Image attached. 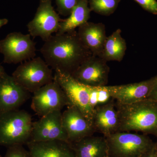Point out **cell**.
<instances>
[{
    "mask_svg": "<svg viewBox=\"0 0 157 157\" xmlns=\"http://www.w3.org/2000/svg\"><path fill=\"white\" fill-rule=\"evenodd\" d=\"M40 52L49 67L72 74L93 55L75 30L52 36L44 42Z\"/></svg>",
    "mask_w": 157,
    "mask_h": 157,
    "instance_id": "1",
    "label": "cell"
},
{
    "mask_svg": "<svg viewBox=\"0 0 157 157\" xmlns=\"http://www.w3.org/2000/svg\"><path fill=\"white\" fill-rule=\"evenodd\" d=\"M115 105L119 119L118 132H140L157 137V102L147 99Z\"/></svg>",
    "mask_w": 157,
    "mask_h": 157,
    "instance_id": "2",
    "label": "cell"
},
{
    "mask_svg": "<svg viewBox=\"0 0 157 157\" xmlns=\"http://www.w3.org/2000/svg\"><path fill=\"white\" fill-rule=\"evenodd\" d=\"M32 116L24 110L0 113V146L27 144L33 129Z\"/></svg>",
    "mask_w": 157,
    "mask_h": 157,
    "instance_id": "3",
    "label": "cell"
},
{
    "mask_svg": "<svg viewBox=\"0 0 157 157\" xmlns=\"http://www.w3.org/2000/svg\"><path fill=\"white\" fill-rule=\"evenodd\" d=\"M109 157H140L154 145L145 134L117 132L105 137Z\"/></svg>",
    "mask_w": 157,
    "mask_h": 157,
    "instance_id": "4",
    "label": "cell"
},
{
    "mask_svg": "<svg viewBox=\"0 0 157 157\" xmlns=\"http://www.w3.org/2000/svg\"><path fill=\"white\" fill-rule=\"evenodd\" d=\"M12 76L18 84L33 94L54 78L52 70L40 57L21 63Z\"/></svg>",
    "mask_w": 157,
    "mask_h": 157,
    "instance_id": "5",
    "label": "cell"
},
{
    "mask_svg": "<svg viewBox=\"0 0 157 157\" xmlns=\"http://www.w3.org/2000/svg\"><path fill=\"white\" fill-rule=\"evenodd\" d=\"M36 43L29 34L13 32L0 41V52L6 63H22L36 56Z\"/></svg>",
    "mask_w": 157,
    "mask_h": 157,
    "instance_id": "6",
    "label": "cell"
},
{
    "mask_svg": "<svg viewBox=\"0 0 157 157\" xmlns=\"http://www.w3.org/2000/svg\"><path fill=\"white\" fill-rule=\"evenodd\" d=\"M54 77V79L59 85L64 92L69 105L79 109L93 123L94 109L90 104L87 86L79 83L70 74L59 70H55Z\"/></svg>",
    "mask_w": 157,
    "mask_h": 157,
    "instance_id": "7",
    "label": "cell"
},
{
    "mask_svg": "<svg viewBox=\"0 0 157 157\" xmlns=\"http://www.w3.org/2000/svg\"><path fill=\"white\" fill-rule=\"evenodd\" d=\"M33 94L31 107L41 117L53 111L61 110L69 105L64 92L54 79Z\"/></svg>",
    "mask_w": 157,
    "mask_h": 157,
    "instance_id": "8",
    "label": "cell"
},
{
    "mask_svg": "<svg viewBox=\"0 0 157 157\" xmlns=\"http://www.w3.org/2000/svg\"><path fill=\"white\" fill-rule=\"evenodd\" d=\"M52 3V0H40L33 19L27 25L29 33L33 38L40 37L45 42L58 31L62 19Z\"/></svg>",
    "mask_w": 157,
    "mask_h": 157,
    "instance_id": "9",
    "label": "cell"
},
{
    "mask_svg": "<svg viewBox=\"0 0 157 157\" xmlns=\"http://www.w3.org/2000/svg\"><path fill=\"white\" fill-rule=\"evenodd\" d=\"M157 86V76L136 83L116 86H105L110 96L117 103L134 104L148 99Z\"/></svg>",
    "mask_w": 157,
    "mask_h": 157,
    "instance_id": "10",
    "label": "cell"
},
{
    "mask_svg": "<svg viewBox=\"0 0 157 157\" xmlns=\"http://www.w3.org/2000/svg\"><path fill=\"white\" fill-rule=\"evenodd\" d=\"M53 140L70 143L63 127L61 110L53 111L42 117L39 120L33 122L32 135L29 141Z\"/></svg>",
    "mask_w": 157,
    "mask_h": 157,
    "instance_id": "11",
    "label": "cell"
},
{
    "mask_svg": "<svg viewBox=\"0 0 157 157\" xmlns=\"http://www.w3.org/2000/svg\"><path fill=\"white\" fill-rule=\"evenodd\" d=\"M109 73L107 62L100 57L92 56L71 75L81 84L99 87L107 86Z\"/></svg>",
    "mask_w": 157,
    "mask_h": 157,
    "instance_id": "12",
    "label": "cell"
},
{
    "mask_svg": "<svg viewBox=\"0 0 157 157\" xmlns=\"http://www.w3.org/2000/svg\"><path fill=\"white\" fill-rule=\"evenodd\" d=\"M62 123L71 144L92 136L96 132L92 123L79 109L71 105L62 113Z\"/></svg>",
    "mask_w": 157,
    "mask_h": 157,
    "instance_id": "13",
    "label": "cell"
},
{
    "mask_svg": "<svg viewBox=\"0 0 157 157\" xmlns=\"http://www.w3.org/2000/svg\"><path fill=\"white\" fill-rule=\"evenodd\" d=\"M30 94L6 72L0 76V113L18 109Z\"/></svg>",
    "mask_w": 157,
    "mask_h": 157,
    "instance_id": "14",
    "label": "cell"
},
{
    "mask_svg": "<svg viewBox=\"0 0 157 157\" xmlns=\"http://www.w3.org/2000/svg\"><path fill=\"white\" fill-rule=\"evenodd\" d=\"M114 100L94 108L93 124L96 132H100L104 137L118 132L119 119Z\"/></svg>",
    "mask_w": 157,
    "mask_h": 157,
    "instance_id": "15",
    "label": "cell"
},
{
    "mask_svg": "<svg viewBox=\"0 0 157 157\" xmlns=\"http://www.w3.org/2000/svg\"><path fill=\"white\" fill-rule=\"evenodd\" d=\"M77 33L82 43L93 56L101 57L107 36L105 25L102 23L88 22L78 27Z\"/></svg>",
    "mask_w": 157,
    "mask_h": 157,
    "instance_id": "16",
    "label": "cell"
},
{
    "mask_svg": "<svg viewBox=\"0 0 157 157\" xmlns=\"http://www.w3.org/2000/svg\"><path fill=\"white\" fill-rule=\"evenodd\" d=\"M31 157H76L72 144L60 140L27 144Z\"/></svg>",
    "mask_w": 157,
    "mask_h": 157,
    "instance_id": "17",
    "label": "cell"
},
{
    "mask_svg": "<svg viewBox=\"0 0 157 157\" xmlns=\"http://www.w3.org/2000/svg\"><path fill=\"white\" fill-rule=\"evenodd\" d=\"M76 157H107L108 149L105 137H86L72 144Z\"/></svg>",
    "mask_w": 157,
    "mask_h": 157,
    "instance_id": "18",
    "label": "cell"
},
{
    "mask_svg": "<svg viewBox=\"0 0 157 157\" xmlns=\"http://www.w3.org/2000/svg\"><path fill=\"white\" fill-rule=\"evenodd\" d=\"M91 10L89 6V0H79L71 11L69 17L63 19L59 24L56 34H62L75 30L88 22L90 18Z\"/></svg>",
    "mask_w": 157,
    "mask_h": 157,
    "instance_id": "19",
    "label": "cell"
},
{
    "mask_svg": "<svg viewBox=\"0 0 157 157\" xmlns=\"http://www.w3.org/2000/svg\"><path fill=\"white\" fill-rule=\"evenodd\" d=\"M121 34V30L118 29L109 36H107L101 54V58L107 62L122 60L127 47L125 40Z\"/></svg>",
    "mask_w": 157,
    "mask_h": 157,
    "instance_id": "20",
    "label": "cell"
},
{
    "mask_svg": "<svg viewBox=\"0 0 157 157\" xmlns=\"http://www.w3.org/2000/svg\"><path fill=\"white\" fill-rule=\"evenodd\" d=\"M120 0H89L91 11L104 16H109L116 10Z\"/></svg>",
    "mask_w": 157,
    "mask_h": 157,
    "instance_id": "21",
    "label": "cell"
},
{
    "mask_svg": "<svg viewBox=\"0 0 157 157\" xmlns=\"http://www.w3.org/2000/svg\"><path fill=\"white\" fill-rule=\"evenodd\" d=\"M86 86L89 94L90 104L94 109L97 106L106 104L113 99L105 86Z\"/></svg>",
    "mask_w": 157,
    "mask_h": 157,
    "instance_id": "22",
    "label": "cell"
},
{
    "mask_svg": "<svg viewBox=\"0 0 157 157\" xmlns=\"http://www.w3.org/2000/svg\"><path fill=\"white\" fill-rule=\"evenodd\" d=\"M79 0H56L59 14L69 16Z\"/></svg>",
    "mask_w": 157,
    "mask_h": 157,
    "instance_id": "23",
    "label": "cell"
},
{
    "mask_svg": "<svg viewBox=\"0 0 157 157\" xmlns=\"http://www.w3.org/2000/svg\"><path fill=\"white\" fill-rule=\"evenodd\" d=\"M4 157H31L29 151L22 144H15L8 147Z\"/></svg>",
    "mask_w": 157,
    "mask_h": 157,
    "instance_id": "24",
    "label": "cell"
},
{
    "mask_svg": "<svg viewBox=\"0 0 157 157\" xmlns=\"http://www.w3.org/2000/svg\"><path fill=\"white\" fill-rule=\"evenodd\" d=\"M143 9L150 13L157 14L156 0H135Z\"/></svg>",
    "mask_w": 157,
    "mask_h": 157,
    "instance_id": "25",
    "label": "cell"
},
{
    "mask_svg": "<svg viewBox=\"0 0 157 157\" xmlns=\"http://www.w3.org/2000/svg\"><path fill=\"white\" fill-rule=\"evenodd\" d=\"M156 149V143H155L154 145L151 149L140 157H157Z\"/></svg>",
    "mask_w": 157,
    "mask_h": 157,
    "instance_id": "26",
    "label": "cell"
},
{
    "mask_svg": "<svg viewBox=\"0 0 157 157\" xmlns=\"http://www.w3.org/2000/svg\"><path fill=\"white\" fill-rule=\"evenodd\" d=\"M148 99L157 102V86L155 89V90L153 91L149 97Z\"/></svg>",
    "mask_w": 157,
    "mask_h": 157,
    "instance_id": "27",
    "label": "cell"
},
{
    "mask_svg": "<svg viewBox=\"0 0 157 157\" xmlns=\"http://www.w3.org/2000/svg\"><path fill=\"white\" fill-rule=\"evenodd\" d=\"M9 22L8 19L6 18H3V19H0V28L3 26L6 25Z\"/></svg>",
    "mask_w": 157,
    "mask_h": 157,
    "instance_id": "28",
    "label": "cell"
},
{
    "mask_svg": "<svg viewBox=\"0 0 157 157\" xmlns=\"http://www.w3.org/2000/svg\"><path fill=\"white\" fill-rule=\"evenodd\" d=\"M5 69H4V67L2 66V65H0V76L1 75H2L3 73H5Z\"/></svg>",
    "mask_w": 157,
    "mask_h": 157,
    "instance_id": "29",
    "label": "cell"
},
{
    "mask_svg": "<svg viewBox=\"0 0 157 157\" xmlns=\"http://www.w3.org/2000/svg\"><path fill=\"white\" fill-rule=\"evenodd\" d=\"M156 153L157 154V143H156Z\"/></svg>",
    "mask_w": 157,
    "mask_h": 157,
    "instance_id": "30",
    "label": "cell"
},
{
    "mask_svg": "<svg viewBox=\"0 0 157 157\" xmlns=\"http://www.w3.org/2000/svg\"><path fill=\"white\" fill-rule=\"evenodd\" d=\"M107 157H109V156H107Z\"/></svg>",
    "mask_w": 157,
    "mask_h": 157,
    "instance_id": "31",
    "label": "cell"
}]
</instances>
